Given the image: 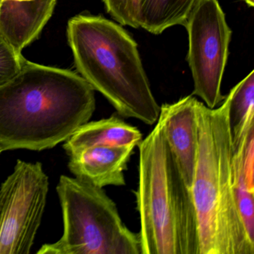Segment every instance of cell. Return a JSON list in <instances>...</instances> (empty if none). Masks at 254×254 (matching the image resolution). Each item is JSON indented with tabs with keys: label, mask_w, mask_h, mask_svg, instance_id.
<instances>
[{
	"label": "cell",
	"mask_w": 254,
	"mask_h": 254,
	"mask_svg": "<svg viewBox=\"0 0 254 254\" xmlns=\"http://www.w3.org/2000/svg\"><path fill=\"white\" fill-rule=\"evenodd\" d=\"M95 109L94 90L81 75L26 60L0 85V150L53 148L90 121Z\"/></svg>",
	"instance_id": "obj_1"
},
{
	"label": "cell",
	"mask_w": 254,
	"mask_h": 254,
	"mask_svg": "<svg viewBox=\"0 0 254 254\" xmlns=\"http://www.w3.org/2000/svg\"><path fill=\"white\" fill-rule=\"evenodd\" d=\"M197 154L191 190L198 229V254H254L233 187L229 98L211 109L195 104Z\"/></svg>",
	"instance_id": "obj_2"
},
{
	"label": "cell",
	"mask_w": 254,
	"mask_h": 254,
	"mask_svg": "<svg viewBox=\"0 0 254 254\" xmlns=\"http://www.w3.org/2000/svg\"><path fill=\"white\" fill-rule=\"evenodd\" d=\"M66 33L77 70L93 90L121 117L155 124L160 106L129 34L105 17L84 14L69 20Z\"/></svg>",
	"instance_id": "obj_3"
},
{
	"label": "cell",
	"mask_w": 254,
	"mask_h": 254,
	"mask_svg": "<svg viewBox=\"0 0 254 254\" xmlns=\"http://www.w3.org/2000/svg\"><path fill=\"white\" fill-rule=\"evenodd\" d=\"M138 145L135 191L141 254H198L197 216L191 190L174 160L157 122Z\"/></svg>",
	"instance_id": "obj_4"
},
{
	"label": "cell",
	"mask_w": 254,
	"mask_h": 254,
	"mask_svg": "<svg viewBox=\"0 0 254 254\" xmlns=\"http://www.w3.org/2000/svg\"><path fill=\"white\" fill-rule=\"evenodd\" d=\"M64 234L38 254H141L139 233L126 227L103 189L62 175L57 186Z\"/></svg>",
	"instance_id": "obj_5"
},
{
	"label": "cell",
	"mask_w": 254,
	"mask_h": 254,
	"mask_svg": "<svg viewBox=\"0 0 254 254\" xmlns=\"http://www.w3.org/2000/svg\"><path fill=\"white\" fill-rule=\"evenodd\" d=\"M184 26L188 32L187 60L194 82L192 95L213 109L226 97L221 86L231 30L218 0H196Z\"/></svg>",
	"instance_id": "obj_6"
},
{
	"label": "cell",
	"mask_w": 254,
	"mask_h": 254,
	"mask_svg": "<svg viewBox=\"0 0 254 254\" xmlns=\"http://www.w3.org/2000/svg\"><path fill=\"white\" fill-rule=\"evenodd\" d=\"M49 178L40 162L18 160L0 187V254H29L41 226Z\"/></svg>",
	"instance_id": "obj_7"
},
{
	"label": "cell",
	"mask_w": 254,
	"mask_h": 254,
	"mask_svg": "<svg viewBox=\"0 0 254 254\" xmlns=\"http://www.w3.org/2000/svg\"><path fill=\"white\" fill-rule=\"evenodd\" d=\"M193 95L160 107L158 122L184 182L191 188L197 154V124Z\"/></svg>",
	"instance_id": "obj_8"
},
{
	"label": "cell",
	"mask_w": 254,
	"mask_h": 254,
	"mask_svg": "<svg viewBox=\"0 0 254 254\" xmlns=\"http://www.w3.org/2000/svg\"><path fill=\"white\" fill-rule=\"evenodd\" d=\"M134 145L87 147L69 154L68 167L71 173L96 187L126 185L127 169Z\"/></svg>",
	"instance_id": "obj_9"
},
{
	"label": "cell",
	"mask_w": 254,
	"mask_h": 254,
	"mask_svg": "<svg viewBox=\"0 0 254 254\" xmlns=\"http://www.w3.org/2000/svg\"><path fill=\"white\" fill-rule=\"evenodd\" d=\"M56 4V0H1L0 35L21 53L39 36Z\"/></svg>",
	"instance_id": "obj_10"
},
{
	"label": "cell",
	"mask_w": 254,
	"mask_h": 254,
	"mask_svg": "<svg viewBox=\"0 0 254 254\" xmlns=\"http://www.w3.org/2000/svg\"><path fill=\"white\" fill-rule=\"evenodd\" d=\"M142 133L120 117L112 116L98 121L87 122L81 126L67 140L64 148L69 156L75 151L95 145L138 146Z\"/></svg>",
	"instance_id": "obj_11"
},
{
	"label": "cell",
	"mask_w": 254,
	"mask_h": 254,
	"mask_svg": "<svg viewBox=\"0 0 254 254\" xmlns=\"http://www.w3.org/2000/svg\"><path fill=\"white\" fill-rule=\"evenodd\" d=\"M196 0H139V27L160 35L177 25L184 26Z\"/></svg>",
	"instance_id": "obj_12"
},
{
	"label": "cell",
	"mask_w": 254,
	"mask_h": 254,
	"mask_svg": "<svg viewBox=\"0 0 254 254\" xmlns=\"http://www.w3.org/2000/svg\"><path fill=\"white\" fill-rule=\"evenodd\" d=\"M232 140L236 139L248 125L254 122V71H251L227 95Z\"/></svg>",
	"instance_id": "obj_13"
},
{
	"label": "cell",
	"mask_w": 254,
	"mask_h": 254,
	"mask_svg": "<svg viewBox=\"0 0 254 254\" xmlns=\"http://www.w3.org/2000/svg\"><path fill=\"white\" fill-rule=\"evenodd\" d=\"M108 14L120 25L139 28V0H102Z\"/></svg>",
	"instance_id": "obj_14"
},
{
	"label": "cell",
	"mask_w": 254,
	"mask_h": 254,
	"mask_svg": "<svg viewBox=\"0 0 254 254\" xmlns=\"http://www.w3.org/2000/svg\"><path fill=\"white\" fill-rule=\"evenodd\" d=\"M26 59L0 35V85L11 79L21 69Z\"/></svg>",
	"instance_id": "obj_15"
},
{
	"label": "cell",
	"mask_w": 254,
	"mask_h": 254,
	"mask_svg": "<svg viewBox=\"0 0 254 254\" xmlns=\"http://www.w3.org/2000/svg\"><path fill=\"white\" fill-rule=\"evenodd\" d=\"M245 2L250 7L254 6V0H245Z\"/></svg>",
	"instance_id": "obj_16"
},
{
	"label": "cell",
	"mask_w": 254,
	"mask_h": 254,
	"mask_svg": "<svg viewBox=\"0 0 254 254\" xmlns=\"http://www.w3.org/2000/svg\"><path fill=\"white\" fill-rule=\"evenodd\" d=\"M1 153H2V151H1V150H0V154H1Z\"/></svg>",
	"instance_id": "obj_17"
},
{
	"label": "cell",
	"mask_w": 254,
	"mask_h": 254,
	"mask_svg": "<svg viewBox=\"0 0 254 254\" xmlns=\"http://www.w3.org/2000/svg\"><path fill=\"white\" fill-rule=\"evenodd\" d=\"M0 1H1V0H0Z\"/></svg>",
	"instance_id": "obj_18"
}]
</instances>
